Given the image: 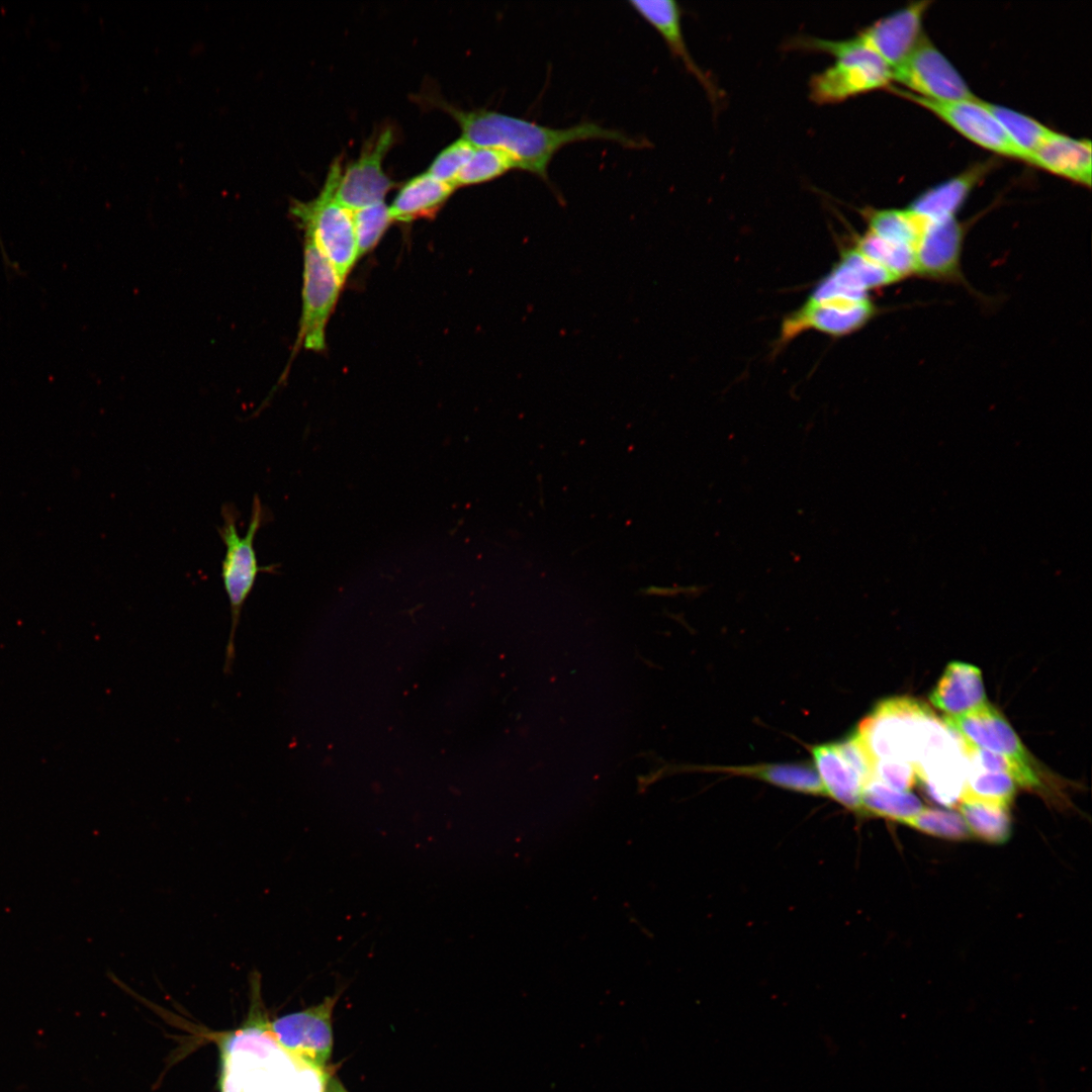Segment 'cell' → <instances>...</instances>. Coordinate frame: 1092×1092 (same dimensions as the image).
<instances>
[{
	"instance_id": "1",
	"label": "cell",
	"mask_w": 1092,
	"mask_h": 1092,
	"mask_svg": "<svg viewBox=\"0 0 1092 1092\" xmlns=\"http://www.w3.org/2000/svg\"><path fill=\"white\" fill-rule=\"evenodd\" d=\"M441 105L460 124L462 138L474 147L500 150L514 160L518 170L530 172L544 180L548 178V166L554 155L568 144L605 140L629 148L644 146L619 130L595 122L552 128L492 110H463L444 102Z\"/></svg>"
},
{
	"instance_id": "2",
	"label": "cell",
	"mask_w": 1092,
	"mask_h": 1092,
	"mask_svg": "<svg viewBox=\"0 0 1092 1092\" xmlns=\"http://www.w3.org/2000/svg\"><path fill=\"white\" fill-rule=\"evenodd\" d=\"M855 733L873 761L899 759L913 767L929 750L951 738L950 729L926 705L904 697L881 702Z\"/></svg>"
},
{
	"instance_id": "3",
	"label": "cell",
	"mask_w": 1092,
	"mask_h": 1092,
	"mask_svg": "<svg viewBox=\"0 0 1092 1092\" xmlns=\"http://www.w3.org/2000/svg\"><path fill=\"white\" fill-rule=\"evenodd\" d=\"M794 47L835 58L832 66L811 78L810 97L818 104L887 88L893 81L892 69L856 35L842 40L802 36L794 40Z\"/></svg>"
},
{
	"instance_id": "4",
	"label": "cell",
	"mask_w": 1092,
	"mask_h": 1092,
	"mask_svg": "<svg viewBox=\"0 0 1092 1092\" xmlns=\"http://www.w3.org/2000/svg\"><path fill=\"white\" fill-rule=\"evenodd\" d=\"M220 513L222 524L217 528V532L225 547L221 578L231 610V631L223 666L224 673L229 674L236 658L235 638L243 607L252 593L259 572H269L273 566H260L254 547L256 534L266 518L259 496L255 494L253 497L248 529L243 537L238 532V511L235 506L225 503Z\"/></svg>"
},
{
	"instance_id": "5",
	"label": "cell",
	"mask_w": 1092,
	"mask_h": 1092,
	"mask_svg": "<svg viewBox=\"0 0 1092 1092\" xmlns=\"http://www.w3.org/2000/svg\"><path fill=\"white\" fill-rule=\"evenodd\" d=\"M341 172V160H335L318 195L306 202H292L290 211L304 229L305 238L315 245L344 283L359 255L353 211L335 197Z\"/></svg>"
},
{
	"instance_id": "6",
	"label": "cell",
	"mask_w": 1092,
	"mask_h": 1092,
	"mask_svg": "<svg viewBox=\"0 0 1092 1092\" xmlns=\"http://www.w3.org/2000/svg\"><path fill=\"white\" fill-rule=\"evenodd\" d=\"M339 993L317 1005L261 1022L276 1043L289 1056L314 1070H322L332 1055V1014Z\"/></svg>"
},
{
	"instance_id": "7",
	"label": "cell",
	"mask_w": 1092,
	"mask_h": 1092,
	"mask_svg": "<svg viewBox=\"0 0 1092 1092\" xmlns=\"http://www.w3.org/2000/svg\"><path fill=\"white\" fill-rule=\"evenodd\" d=\"M893 81L908 88V92L926 99L953 101L976 98L958 70L924 34L907 58L893 70Z\"/></svg>"
},
{
	"instance_id": "8",
	"label": "cell",
	"mask_w": 1092,
	"mask_h": 1092,
	"mask_svg": "<svg viewBox=\"0 0 1092 1092\" xmlns=\"http://www.w3.org/2000/svg\"><path fill=\"white\" fill-rule=\"evenodd\" d=\"M342 284L331 264L315 245L305 238L302 311L297 345L314 351L325 348L326 326Z\"/></svg>"
},
{
	"instance_id": "9",
	"label": "cell",
	"mask_w": 1092,
	"mask_h": 1092,
	"mask_svg": "<svg viewBox=\"0 0 1092 1092\" xmlns=\"http://www.w3.org/2000/svg\"><path fill=\"white\" fill-rule=\"evenodd\" d=\"M895 92L929 110L976 145L996 154L1025 162L1024 154L1010 140L983 100L976 97L966 100L939 101L922 98L906 90L895 89Z\"/></svg>"
},
{
	"instance_id": "10",
	"label": "cell",
	"mask_w": 1092,
	"mask_h": 1092,
	"mask_svg": "<svg viewBox=\"0 0 1092 1092\" xmlns=\"http://www.w3.org/2000/svg\"><path fill=\"white\" fill-rule=\"evenodd\" d=\"M393 139L391 128L379 130L365 143L359 157L342 169L335 192L338 202L352 211L384 202L386 193L395 184L382 169V160Z\"/></svg>"
},
{
	"instance_id": "11",
	"label": "cell",
	"mask_w": 1092,
	"mask_h": 1092,
	"mask_svg": "<svg viewBox=\"0 0 1092 1092\" xmlns=\"http://www.w3.org/2000/svg\"><path fill=\"white\" fill-rule=\"evenodd\" d=\"M869 299L828 298L807 300L787 315L781 327L779 343L785 345L807 330L840 337L862 328L876 313Z\"/></svg>"
},
{
	"instance_id": "12",
	"label": "cell",
	"mask_w": 1092,
	"mask_h": 1092,
	"mask_svg": "<svg viewBox=\"0 0 1092 1092\" xmlns=\"http://www.w3.org/2000/svg\"><path fill=\"white\" fill-rule=\"evenodd\" d=\"M917 1L884 16L860 30L856 36L893 70L911 53L922 33V19L929 6Z\"/></svg>"
},
{
	"instance_id": "13",
	"label": "cell",
	"mask_w": 1092,
	"mask_h": 1092,
	"mask_svg": "<svg viewBox=\"0 0 1092 1092\" xmlns=\"http://www.w3.org/2000/svg\"><path fill=\"white\" fill-rule=\"evenodd\" d=\"M943 723L965 742L1033 766V760L1014 730L988 703L966 714L945 716Z\"/></svg>"
},
{
	"instance_id": "14",
	"label": "cell",
	"mask_w": 1092,
	"mask_h": 1092,
	"mask_svg": "<svg viewBox=\"0 0 1092 1092\" xmlns=\"http://www.w3.org/2000/svg\"><path fill=\"white\" fill-rule=\"evenodd\" d=\"M964 228L956 217L931 220L915 252V273L938 280L961 278Z\"/></svg>"
},
{
	"instance_id": "15",
	"label": "cell",
	"mask_w": 1092,
	"mask_h": 1092,
	"mask_svg": "<svg viewBox=\"0 0 1092 1092\" xmlns=\"http://www.w3.org/2000/svg\"><path fill=\"white\" fill-rule=\"evenodd\" d=\"M884 280L882 268L850 247L842 252L839 262L819 282L808 299H867L868 291L881 287Z\"/></svg>"
},
{
	"instance_id": "16",
	"label": "cell",
	"mask_w": 1092,
	"mask_h": 1092,
	"mask_svg": "<svg viewBox=\"0 0 1092 1092\" xmlns=\"http://www.w3.org/2000/svg\"><path fill=\"white\" fill-rule=\"evenodd\" d=\"M1027 163L1081 185H1091L1092 152L1089 140L1074 139L1053 130L1030 154Z\"/></svg>"
},
{
	"instance_id": "17",
	"label": "cell",
	"mask_w": 1092,
	"mask_h": 1092,
	"mask_svg": "<svg viewBox=\"0 0 1092 1092\" xmlns=\"http://www.w3.org/2000/svg\"><path fill=\"white\" fill-rule=\"evenodd\" d=\"M929 699L947 716L966 714L982 707L987 701L980 669L965 662H950Z\"/></svg>"
},
{
	"instance_id": "18",
	"label": "cell",
	"mask_w": 1092,
	"mask_h": 1092,
	"mask_svg": "<svg viewBox=\"0 0 1092 1092\" xmlns=\"http://www.w3.org/2000/svg\"><path fill=\"white\" fill-rule=\"evenodd\" d=\"M629 4L660 34L671 53L682 61L687 69L715 100L717 89L694 61L686 46L681 29V10L678 4L672 0H635L630 1Z\"/></svg>"
},
{
	"instance_id": "19",
	"label": "cell",
	"mask_w": 1092,
	"mask_h": 1092,
	"mask_svg": "<svg viewBox=\"0 0 1092 1092\" xmlns=\"http://www.w3.org/2000/svg\"><path fill=\"white\" fill-rule=\"evenodd\" d=\"M811 752L826 796L847 809L860 812L864 783L839 753L835 743L815 745Z\"/></svg>"
},
{
	"instance_id": "20",
	"label": "cell",
	"mask_w": 1092,
	"mask_h": 1092,
	"mask_svg": "<svg viewBox=\"0 0 1092 1092\" xmlns=\"http://www.w3.org/2000/svg\"><path fill=\"white\" fill-rule=\"evenodd\" d=\"M455 187L433 177L428 172L406 181L389 207L392 220L410 222L432 217L446 202Z\"/></svg>"
},
{
	"instance_id": "21",
	"label": "cell",
	"mask_w": 1092,
	"mask_h": 1092,
	"mask_svg": "<svg viewBox=\"0 0 1092 1092\" xmlns=\"http://www.w3.org/2000/svg\"><path fill=\"white\" fill-rule=\"evenodd\" d=\"M988 169L987 163L976 164L956 177L928 189L919 195L909 208L932 220L956 217L957 211Z\"/></svg>"
},
{
	"instance_id": "22",
	"label": "cell",
	"mask_w": 1092,
	"mask_h": 1092,
	"mask_svg": "<svg viewBox=\"0 0 1092 1092\" xmlns=\"http://www.w3.org/2000/svg\"><path fill=\"white\" fill-rule=\"evenodd\" d=\"M868 231L889 241L901 243L913 254L932 219L907 209H871L864 211Z\"/></svg>"
},
{
	"instance_id": "23",
	"label": "cell",
	"mask_w": 1092,
	"mask_h": 1092,
	"mask_svg": "<svg viewBox=\"0 0 1092 1092\" xmlns=\"http://www.w3.org/2000/svg\"><path fill=\"white\" fill-rule=\"evenodd\" d=\"M735 775L755 778L790 791L826 796L820 778L807 763H774L726 768Z\"/></svg>"
},
{
	"instance_id": "24",
	"label": "cell",
	"mask_w": 1092,
	"mask_h": 1092,
	"mask_svg": "<svg viewBox=\"0 0 1092 1092\" xmlns=\"http://www.w3.org/2000/svg\"><path fill=\"white\" fill-rule=\"evenodd\" d=\"M923 809L921 801L909 792L896 791L876 781H868L861 793L860 812L902 823Z\"/></svg>"
},
{
	"instance_id": "25",
	"label": "cell",
	"mask_w": 1092,
	"mask_h": 1092,
	"mask_svg": "<svg viewBox=\"0 0 1092 1092\" xmlns=\"http://www.w3.org/2000/svg\"><path fill=\"white\" fill-rule=\"evenodd\" d=\"M959 808L971 835L994 844H1001L1009 839V808L976 801H962Z\"/></svg>"
},
{
	"instance_id": "26",
	"label": "cell",
	"mask_w": 1092,
	"mask_h": 1092,
	"mask_svg": "<svg viewBox=\"0 0 1092 1092\" xmlns=\"http://www.w3.org/2000/svg\"><path fill=\"white\" fill-rule=\"evenodd\" d=\"M1015 784L1004 772L989 771L968 763L960 802L976 801L1009 808L1015 794Z\"/></svg>"
},
{
	"instance_id": "27",
	"label": "cell",
	"mask_w": 1092,
	"mask_h": 1092,
	"mask_svg": "<svg viewBox=\"0 0 1092 1092\" xmlns=\"http://www.w3.org/2000/svg\"><path fill=\"white\" fill-rule=\"evenodd\" d=\"M984 103L1010 140L1024 154L1025 162L1053 132L1050 127L1021 112L986 101Z\"/></svg>"
},
{
	"instance_id": "28",
	"label": "cell",
	"mask_w": 1092,
	"mask_h": 1092,
	"mask_svg": "<svg viewBox=\"0 0 1092 1092\" xmlns=\"http://www.w3.org/2000/svg\"><path fill=\"white\" fill-rule=\"evenodd\" d=\"M961 742L969 764L989 771L1004 772L1010 776L1016 784L1025 788L1037 789L1041 786L1033 766L1018 762L1006 755L972 745L962 739Z\"/></svg>"
},
{
	"instance_id": "29",
	"label": "cell",
	"mask_w": 1092,
	"mask_h": 1092,
	"mask_svg": "<svg viewBox=\"0 0 1092 1092\" xmlns=\"http://www.w3.org/2000/svg\"><path fill=\"white\" fill-rule=\"evenodd\" d=\"M514 169H517L514 160L505 152L493 148L475 147L471 157L458 174L455 187L488 182Z\"/></svg>"
},
{
	"instance_id": "30",
	"label": "cell",
	"mask_w": 1092,
	"mask_h": 1092,
	"mask_svg": "<svg viewBox=\"0 0 1092 1092\" xmlns=\"http://www.w3.org/2000/svg\"><path fill=\"white\" fill-rule=\"evenodd\" d=\"M902 824L949 840H965L972 837L963 816L951 810L922 809Z\"/></svg>"
},
{
	"instance_id": "31",
	"label": "cell",
	"mask_w": 1092,
	"mask_h": 1092,
	"mask_svg": "<svg viewBox=\"0 0 1092 1092\" xmlns=\"http://www.w3.org/2000/svg\"><path fill=\"white\" fill-rule=\"evenodd\" d=\"M392 221L389 207L376 203L353 211V222L359 257L373 249Z\"/></svg>"
},
{
	"instance_id": "32",
	"label": "cell",
	"mask_w": 1092,
	"mask_h": 1092,
	"mask_svg": "<svg viewBox=\"0 0 1092 1092\" xmlns=\"http://www.w3.org/2000/svg\"><path fill=\"white\" fill-rule=\"evenodd\" d=\"M474 148L461 136L436 156L427 172L436 179L455 187V180L471 157Z\"/></svg>"
},
{
	"instance_id": "33",
	"label": "cell",
	"mask_w": 1092,
	"mask_h": 1092,
	"mask_svg": "<svg viewBox=\"0 0 1092 1092\" xmlns=\"http://www.w3.org/2000/svg\"><path fill=\"white\" fill-rule=\"evenodd\" d=\"M915 770L911 763L899 759H879L873 764L871 780H876L896 791L906 792L915 782Z\"/></svg>"
}]
</instances>
